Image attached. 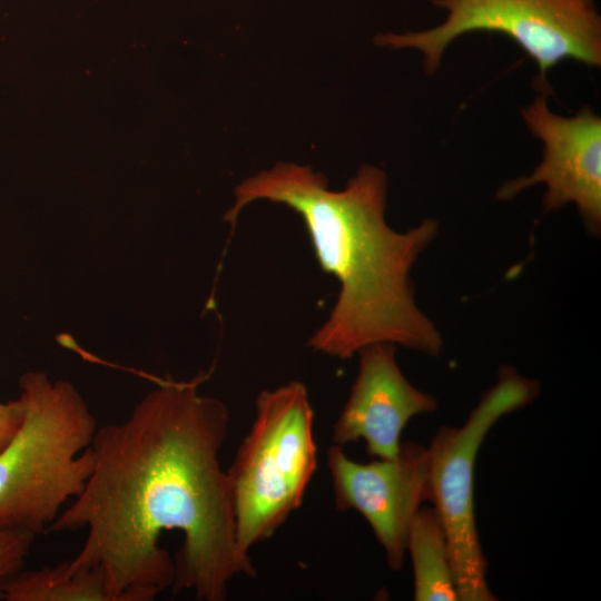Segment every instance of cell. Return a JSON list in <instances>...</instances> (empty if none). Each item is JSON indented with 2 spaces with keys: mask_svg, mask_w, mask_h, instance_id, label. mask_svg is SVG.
Segmentation results:
<instances>
[{
  "mask_svg": "<svg viewBox=\"0 0 601 601\" xmlns=\"http://www.w3.org/2000/svg\"><path fill=\"white\" fill-rule=\"evenodd\" d=\"M208 376L156 378L125 420L99 426L85 487L47 530H86L69 564L98 569L111 601H151L169 588L223 601L236 577L256 575L237 548L219 461L229 410L200 393Z\"/></svg>",
  "mask_w": 601,
  "mask_h": 601,
  "instance_id": "1",
  "label": "cell"
},
{
  "mask_svg": "<svg viewBox=\"0 0 601 601\" xmlns=\"http://www.w3.org/2000/svg\"><path fill=\"white\" fill-rule=\"evenodd\" d=\"M387 179L363 165L343 190L309 166L279 162L240 183L225 220L233 226L248 204L269 200L297 213L306 227L321 268L339 283L327 319L308 339L322 354L349 358L361 348L390 343L436 356L443 341L416 306L410 272L437 233L425 219L398 233L385 220Z\"/></svg>",
  "mask_w": 601,
  "mask_h": 601,
  "instance_id": "2",
  "label": "cell"
},
{
  "mask_svg": "<svg viewBox=\"0 0 601 601\" xmlns=\"http://www.w3.org/2000/svg\"><path fill=\"white\" fill-rule=\"evenodd\" d=\"M18 385L24 414L0 452V530L37 538L85 487L99 425L68 381L29 371Z\"/></svg>",
  "mask_w": 601,
  "mask_h": 601,
  "instance_id": "3",
  "label": "cell"
},
{
  "mask_svg": "<svg viewBox=\"0 0 601 601\" xmlns=\"http://www.w3.org/2000/svg\"><path fill=\"white\" fill-rule=\"evenodd\" d=\"M313 422L302 382L258 394L250 430L227 470L242 554L249 555L302 505L317 466Z\"/></svg>",
  "mask_w": 601,
  "mask_h": 601,
  "instance_id": "4",
  "label": "cell"
},
{
  "mask_svg": "<svg viewBox=\"0 0 601 601\" xmlns=\"http://www.w3.org/2000/svg\"><path fill=\"white\" fill-rule=\"evenodd\" d=\"M446 11L439 26L417 32L382 33L375 43L423 53L434 72L447 46L475 31L506 35L536 61L541 82L564 59L601 65V16L594 0H430Z\"/></svg>",
  "mask_w": 601,
  "mask_h": 601,
  "instance_id": "5",
  "label": "cell"
},
{
  "mask_svg": "<svg viewBox=\"0 0 601 601\" xmlns=\"http://www.w3.org/2000/svg\"><path fill=\"white\" fill-rule=\"evenodd\" d=\"M539 384L502 366L461 426H441L427 447L431 500L444 528L461 601H494L475 521L474 476L479 450L505 415L530 404Z\"/></svg>",
  "mask_w": 601,
  "mask_h": 601,
  "instance_id": "6",
  "label": "cell"
},
{
  "mask_svg": "<svg viewBox=\"0 0 601 601\" xmlns=\"http://www.w3.org/2000/svg\"><path fill=\"white\" fill-rule=\"evenodd\" d=\"M327 466L336 508L357 511L383 548L388 568L400 571L410 524L422 504L431 500L427 447L403 441L395 456L361 463L333 444Z\"/></svg>",
  "mask_w": 601,
  "mask_h": 601,
  "instance_id": "7",
  "label": "cell"
},
{
  "mask_svg": "<svg viewBox=\"0 0 601 601\" xmlns=\"http://www.w3.org/2000/svg\"><path fill=\"white\" fill-rule=\"evenodd\" d=\"M530 131L543 144V158L528 177L505 184L499 198L509 199L523 189L544 184L545 211L574 204L588 228L601 225V119L584 107L573 117L550 111L539 96L522 111Z\"/></svg>",
  "mask_w": 601,
  "mask_h": 601,
  "instance_id": "8",
  "label": "cell"
},
{
  "mask_svg": "<svg viewBox=\"0 0 601 601\" xmlns=\"http://www.w3.org/2000/svg\"><path fill=\"white\" fill-rule=\"evenodd\" d=\"M358 373L333 425V443L364 441L372 457L396 455L406 424L437 410V400L414 387L395 358V345L375 343L358 352Z\"/></svg>",
  "mask_w": 601,
  "mask_h": 601,
  "instance_id": "9",
  "label": "cell"
},
{
  "mask_svg": "<svg viewBox=\"0 0 601 601\" xmlns=\"http://www.w3.org/2000/svg\"><path fill=\"white\" fill-rule=\"evenodd\" d=\"M406 552L413 564L414 600H459L446 534L433 506L422 505L414 515Z\"/></svg>",
  "mask_w": 601,
  "mask_h": 601,
  "instance_id": "10",
  "label": "cell"
},
{
  "mask_svg": "<svg viewBox=\"0 0 601 601\" xmlns=\"http://www.w3.org/2000/svg\"><path fill=\"white\" fill-rule=\"evenodd\" d=\"M3 601H111L102 573L69 561L32 570L23 568L0 584Z\"/></svg>",
  "mask_w": 601,
  "mask_h": 601,
  "instance_id": "11",
  "label": "cell"
},
{
  "mask_svg": "<svg viewBox=\"0 0 601 601\" xmlns=\"http://www.w3.org/2000/svg\"><path fill=\"white\" fill-rule=\"evenodd\" d=\"M35 540L26 532L0 530V584L24 566Z\"/></svg>",
  "mask_w": 601,
  "mask_h": 601,
  "instance_id": "12",
  "label": "cell"
},
{
  "mask_svg": "<svg viewBox=\"0 0 601 601\" xmlns=\"http://www.w3.org/2000/svg\"><path fill=\"white\" fill-rule=\"evenodd\" d=\"M24 414L22 398L2 402L0 400V452L9 444L17 433Z\"/></svg>",
  "mask_w": 601,
  "mask_h": 601,
  "instance_id": "13",
  "label": "cell"
}]
</instances>
